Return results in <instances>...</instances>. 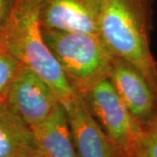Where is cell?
<instances>
[{
    "mask_svg": "<svg viewBox=\"0 0 157 157\" xmlns=\"http://www.w3.org/2000/svg\"><path fill=\"white\" fill-rule=\"evenodd\" d=\"M154 0H101L99 35L114 56L133 64L157 94L151 51Z\"/></svg>",
    "mask_w": 157,
    "mask_h": 157,
    "instance_id": "1",
    "label": "cell"
},
{
    "mask_svg": "<svg viewBox=\"0 0 157 157\" xmlns=\"http://www.w3.org/2000/svg\"><path fill=\"white\" fill-rule=\"evenodd\" d=\"M79 157H126L125 152L104 132L90 112L82 95L75 93L62 104Z\"/></svg>",
    "mask_w": 157,
    "mask_h": 157,
    "instance_id": "7",
    "label": "cell"
},
{
    "mask_svg": "<svg viewBox=\"0 0 157 157\" xmlns=\"http://www.w3.org/2000/svg\"><path fill=\"white\" fill-rule=\"evenodd\" d=\"M22 64L0 39V102H6L11 85Z\"/></svg>",
    "mask_w": 157,
    "mask_h": 157,
    "instance_id": "11",
    "label": "cell"
},
{
    "mask_svg": "<svg viewBox=\"0 0 157 157\" xmlns=\"http://www.w3.org/2000/svg\"><path fill=\"white\" fill-rule=\"evenodd\" d=\"M127 157H157V114L141 128V133Z\"/></svg>",
    "mask_w": 157,
    "mask_h": 157,
    "instance_id": "12",
    "label": "cell"
},
{
    "mask_svg": "<svg viewBox=\"0 0 157 157\" xmlns=\"http://www.w3.org/2000/svg\"><path fill=\"white\" fill-rule=\"evenodd\" d=\"M42 33L74 92L108 78L114 55L99 34L43 28Z\"/></svg>",
    "mask_w": 157,
    "mask_h": 157,
    "instance_id": "3",
    "label": "cell"
},
{
    "mask_svg": "<svg viewBox=\"0 0 157 157\" xmlns=\"http://www.w3.org/2000/svg\"><path fill=\"white\" fill-rule=\"evenodd\" d=\"M108 79L141 128L157 114V94L133 64L114 56Z\"/></svg>",
    "mask_w": 157,
    "mask_h": 157,
    "instance_id": "6",
    "label": "cell"
},
{
    "mask_svg": "<svg viewBox=\"0 0 157 157\" xmlns=\"http://www.w3.org/2000/svg\"><path fill=\"white\" fill-rule=\"evenodd\" d=\"M80 94L104 132L128 155L140 136L141 127L109 79L102 80Z\"/></svg>",
    "mask_w": 157,
    "mask_h": 157,
    "instance_id": "4",
    "label": "cell"
},
{
    "mask_svg": "<svg viewBox=\"0 0 157 157\" xmlns=\"http://www.w3.org/2000/svg\"><path fill=\"white\" fill-rule=\"evenodd\" d=\"M0 39L22 65L50 85L61 104L73 98L76 92L68 83L43 37L39 0H15Z\"/></svg>",
    "mask_w": 157,
    "mask_h": 157,
    "instance_id": "2",
    "label": "cell"
},
{
    "mask_svg": "<svg viewBox=\"0 0 157 157\" xmlns=\"http://www.w3.org/2000/svg\"><path fill=\"white\" fill-rule=\"evenodd\" d=\"M101 0H39L43 29L99 34Z\"/></svg>",
    "mask_w": 157,
    "mask_h": 157,
    "instance_id": "8",
    "label": "cell"
},
{
    "mask_svg": "<svg viewBox=\"0 0 157 157\" xmlns=\"http://www.w3.org/2000/svg\"><path fill=\"white\" fill-rule=\"evenodd\" d=\"M0 157H41L31 126L0 102Z\"/></svg>",
    "mask_w": 157,
    "mask_h": 157,
    "instance_id": "9",
    "label": "cell"
},
{
    "mask_svg": "<svg viewBox=\"0 0 157 157\" xmlns=\"http://www.w3.org/2000/svg\"><path fill=\"white\" fill-rule=\"evenodd\" d=\"M31 128L41 157H79L73 142L66 109L62 104L42 122Z\"/></svg>",
    "mask_w": 157,
    "mask_h": 157,
    "instance_id": "10",
    "label": "cell"
},
{
    "mask_svg": "<svg viewBox=\"0 0 157 157\" xmlns=\"http://www.w3.org/2000/svg\"><path fill=\"white\" fill-rule=\"evenodd\" d=\"M6 102L31 127L42 122L61 104L50 85L24 65L11 83Z\"/></svg>",
    "mask_w": 157,
    "mask_h": 157,
    "instance_id": "5",
    "label": "cell"
},
{
    "mask_svg": "<svg viewBox=\"0 0 157 157\" xmlns=\"http://www.w3.org/2000/svg\"><path fill=\"white\" fill-rule=\"evenodd\" d=\"M15 0H0V33L11 16Z\"/></svg>",
    "mask_w": 157,
    "mask_h": 157,
    "instance_id": "13",
    "label": "cell"
}]
</instances>
